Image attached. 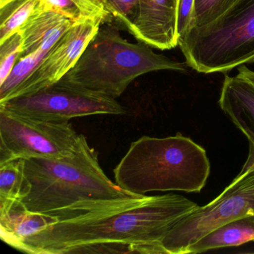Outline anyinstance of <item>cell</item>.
I'll list each match as a JSON object with an SVG mask.
<instances>
[{"mask_svg":"<svg viewBox=\"0 0 254 254\" xmlns=\"http://www.w3.org/2000/svg\"><path fill=\"white\" fill-rule=\"evenodd\" d=\"M58 221L53 217L29 211L20 200L0 203V237L12 248Z\"/></svg>","mask_w":254,"mask_h":254,"instance_id":"cell-12","label":"cell"},{"mask_svg":"<svg viewBox=\"0 0 254 254\" xmlns=\"http://www.w3.org/2000/svg\"><path fill=\"white\" fill-rule=\"evenodd\" d=\"M104 20L102 18L87 19L75 23L62 35L38 67L9 95L5 102L35 93L62 79L75 66Z\"/></svg>","mask_w":254,"mask_h":254,"instance_id":"cell-9","label":"cell"},{"mask_svg":"<svg viewBox=\"0 0 254 254\" xmlns=\"http://www.w3.org/2000/svg\"><path fill=\"white\" fill-rule=\"evenodd\" d=\"M11 1H12V0H0V7L3 6L5 4L8 3Z\"/></svg>","mask_w":254,"mask_h":254,"instance_id":"cell-24","label":"cell"},{"mask_svg":"<svg viewBox=\"0 0 254 254\" xmlns=\"http://www.w3.org/2000/svg\"><path fill=\"white\" fill-rule=\"evenodd\" d=\"M0 108L22 117L54 123L69 122L87 116L125 115L127 113L115 99L62 81L0 103Z\"/></svg>","mask_w":254,"mask_h":254,"instance_id":"cell-8","label":"cell"},{"mask_svg":"<svg viewBox=\"0 0 254 254\" xmlns=\"http://www.w3.org/2000/svg\"><path fill=\"white\" fill-rule=\"evenodd\" d=\"M178 0H139V13L130 32L140 42L160 50L178 45Z\"/></svg>","mask_w":254,"mask_h":254,"instance_id":"cell-10","label":"cell"},{"mask_svg":"<svg viewBox=\"0 0 254 254\" xmlns=\"http://www.w3.org/2000/svg\"><path fill=\"white\" fill-rule=\"evenodd\" d=\"M240 173L212 201L181 218L163 240L166 254H184L190 245L214 229L242 217L254 215V145Z\"/></svg>","mask_w":254,"mask_h":254,"instance_id":"cell-6","label":"cell"},{"mask_svg":"<svg viewBox=\"0 0 254 254\" xmlns=\"http://www.w3.org/2000/svg\"><path fill=\"white\" fill-rule=\"evenodd\" d=\"M189 66L226 72L254 62V0H238L209 24L191 28L178 41Z\"/></svg>","mask_w":254,"mask_h":254,"instance_id":"cell-5","label":"cell"},{"mask_svg":"<svg viewBox=\"0 0 254 254\" xmlns=\"http://www.w3.org/2000/svg\"><path fill=\"white\" fill-rule=\"evenodd\" d=\"M21 160L29 184L22 203L29 211L59 221L144 196L128 192L113 182L101 167L97 151L82 134L71 157Z\"/></svg>","mask_w":254,"mask_h":254,"instance_id":"cell-2","label":"cell"},{"mask_svg":"<svg viewBox=\"0 0 254 254\" xmlns=\"http://www.w3.org/2000/svg\"><path fill=\"white\" fill-rule=\"evenodd\" d=\"M84 11L89 18H102L108 17V13L105 8L104 0H74Z\"/></svg>","mask_w":254,"mask_h":254,"instance_id":"cell-23","label":"cell"},{"mask_svg":"<svg viewBox=\"0 0 254 254\" xmlns=\"http://www.w3.org/2000/svg\"><path fill=\"white\" fill-rule=\"evenodd\" d=\"M50 50L41 48L18 59L8 78L0 85V103L6 101L9 95L38 67Z\"/></svg>","mask_w":254,"mask_h":254,"instance_id":"cell-17","label":"cell"},{"mask_svg":"<svg viewBox=\"0 0 254 254\" xmlns=\"http://www.w3.org/2000/svg\"><path fill=\"white\" fill-rule=\"evenodd\" d=\"M254 241V215L226 223L190 245L184 254H200L210 250L239 246Z\"/></svg>","mask_w":254,"mask_h":254,"instance_id":"cell-14","label":"cell"},{"mask_svg":"<svg viewBox=\"0 0 254 254\" xmlns=\"http://www.w3.org/2000/svg\"><path fill=\"white\" fill-rule=\"evenodd\" d=\"M22 44L23 38L20 32L0 43V85L8 78L20 59Z\"/></svg>","mask_w":254,"mask_h":254,"instance_id":"cell-19","label":"cell"},{"mask_svg":"<svg viewBox=\"0 0 254 254\" xmlns=\"http://www.w3.org/2000/svg\"><path fill=\"white\" fill-rule=\"evenodd\" d=\"M80 137L69 122L42 121L0 108V164L29 157H71Z\"/></svg>","mask_w":254,"mask_h":254,"instance_id":"cell-7","label":"cell"},{"mask_svg":"<svg viewBox=\"0 0 254 254\" xmlns=\"http://www.w3.org/2000/svg\"><path fill=\"white\" fill-rule=\"evenodd\" d=\"M28 191L29 184L25 176L23 160L0 164V203L21 201Z\"/></svg>","mask_w":254,"mask_h":254,"instance_id":"cell-15","label":"cell"},{"mask_svg":"<svg viewBox=\"0 0 254 254\" xmlns=\"http://www.w3.org/2000/svg\"><path fill=\"white\" fill-rule=\"evenodd\" d=\"M187 64L157 54L143 42L133 44L118 28H99L75 66L60 81L101 96L117 99L140 75L159 70L187 72Z\"/></svg>","mask_w":254,"mask_h":254,"instance_id":"cell-4","label":"cell"},{"mask_svg":"<svg viewBox=\"0 0 254 254\" xmlns=\"http://www.w3.org/2000/svg\"><path fill=\"white\" fill-rule=\"evenodd\" d=\"M38 5L39 0H12L0 7V43L17 33Z\"/></svg>","mask_w":254,"mask_h":254,"instance_id":"cell-16","label":"cell"},{"mask_svg":"<svg viewBox=\"0 0 254 254\" xmlns=\"http://www.w3.org/2000/svg\"><path fill=\"white\" fill-rule=\"evenodd\" d=\"M107 12L130 32L139 13V0H104Z\"/></svg>","mask_w":254,"mask_h":254,"instance_id":"cell-20","label":"cell"},{"mask_svg":"<svg viewBox=\"0 0 254 254\" xmlns=\"http://www.w3.org/2000/svg\"><path fill=\"white\" fill-rule=\"evenodd\" d=\"M38 8L51 11L67 17L74 23H81L89 18L74 0H39Z\"/></svg>","mask_w":254,"mask_h":254,"instance_id":"cell-21","label":"cell"},{"mask_svg":"<svg viewBox=\"0 0 254 254\" xmlns=\"http://www.w3.org/2000/svg\"><path fill=\"white\" fill-rule=\"evenodd\" d=\"M197 206L179 194L144 195L59 221L14 249L32 254H166L165 236Z\"/></svg>","mask_w":254,"mask_h":254,"instance_id":"cell-1","label":"cell"},{"mask_svg":"<svg viewBox=\"0 0 254 254\" xmlns=\"http://www.w3.org/2000/svg\"><path fill=\"white\" fill-rule=\"evenodd\" d=\"M67 17L51 11L37 8L20 28L23 38L20 58L29 56L41 48L52 50L55 44L74 24Z\"/></svg>","mask_w":254,"mask_h":254,"instance_id":"cell-13","label":"cell"},{"mask_svg":"<svg viewBox=\"0 0 254 254\" xmlns=\"http://www.w3.org/2000/svg\"><path fill=\"white\" fill-rule=\"evenodd\" d=\"M238 0H194L191 28L202 27L215 21Z\"/></svg>","mask_w":254,"mask_h":254,"instance_id":"cell-18","label":"cell"},{"mask_svg":"<svg viewBox=\"0 0 254 254\" xmlns=\"http://www.w3.org/2000/svg\"><path fill=\"white\" fill-rule=\"evenodd\" d=\"M218 104L249 143L254 145V84L240 73L226 75Z\"/></svg>","mask_w":254,"mask_h":254,"instance_id":"cell-11","label":"cell"},{"mask_svg":"<svg viewBox=\"0 0 254 254\" xmlns=\"http://www.w3.org/2000/svg\"><path fill=\"white\" fill-rule=\"evenodd\" d=\"M194 0H178V41L187 33L191 26Z\"/></svg>","mask_w":254,"mask_h":254,"instance_id":"cell-22","label":"cell"},{"mask_svg":"<svg viewBox=\"0 0 254 254\" xmlns=\"http://www.w3.org/2000/svg\"><path fill=\"white\" fill-rule=\"evenodd\" d=\"M210 169L206 150L178 133L166 138L143 136L132 142L114 174L123 190L146 195L151 191L200 192Z\"/></svg>","mask_w":254,"mask_h":254,"instance_id":"cell-3","label":"cell"}]
</instances>
